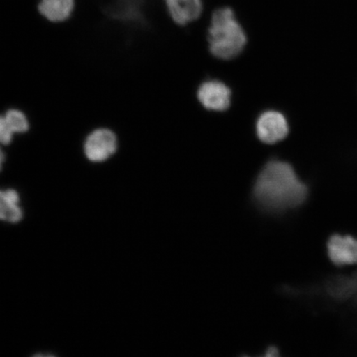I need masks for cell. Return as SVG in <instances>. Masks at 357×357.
<instances>
[{"label":"cell","instance_id":"obj_1","mask_svg":"<svg viewBox=\"0 0 357 357\" xmlns=\"http://www.w3.org/2000/svg\"><path fill=\"white\" fill-rule=\"evenodd\" d=\"M254 199L266 211H292L306 203L310 188L292 165L275 159L265 165L257 178L253 188Z\"/></svg>","mask_w":357,"mask_h":357},{"label":"cell","instance_id":"obj_2","mask_svg":"<svg viewBox=\"0 0 357 357\" xmlns=\"http://www.w3.org/2000/svg\"><path fill=\"white\" fill-rule=\"evenodd\" d=\"M208 41L212 55L220 60H233L243 52L247 35L233 8L220 7L213 11Z\"/></svg>","mask_w":357,"mask_h":357},{"label":"cell","instance_id":"obj_3","mask_svg":"<svg viewBox=\"0 0 357 357\" xmlns=\"http://www.w3.org/2000/svg\"><path fill=\"white\" fill-rule=\"evenodd\" d=\"M119 139L112 129L105 127L93 129L84 138L82 150L84 156L91 163L107 162L117 153Z\"/></svg>","mask_w":357,"mask_h":357},{"label":"cell","instance_id":"obj_4","mask_svg":"<svg viewBox=\"0 0 357 357\" xmlns=\"http://www.w3.org/2000/svg\"><path fill=\"white\" fill-rule=\"evenodd\" d=\"M149 0H112L105 8L112 19L137 29L147 26L146 8Z\"/></svg>","mask_w":357,"mask_h":357},{"label":"cell","instance_id":"obj_5","mask_svg":"<svg viewBox=\"0 0 357 357\" xmlns=\"http://www.w3.org/2000/svg\"><path fill=\"white\" fill-rule=\"evenodd\" d=\"M322 290L330 301L357 307V272L326 280Z\"/></svg>","mask_w":357,"mask_h":357},{"label":"cell","instance_id":"obj_6","mask_svg":"<svg viewBox=\"0 0 357 357\" xmlns=\"http://www.w3.org/2000/svg\"><path fill=\"white\" fill-rule=\"evenodd\" d=\"M326 253L334 266H356L357 238L349 234H334L326 243Z\"/></svg>","mask_w":357,"mask_h":357},{"label":"cell","instance_id":"obj_7","mask_svg":"<svg viewBox=\"0 0 357 357\" xmlns=\"http://www.w3.org/2000/svg\"><path fill=\"white\" fill-rule=\"evenodd\" d=\"M257 135L266 144H275L283 141L289 133V124L280 112L268 110L257 120Z\"/></svg>","mask_w":357,"mask_h":357},{"label":"cell","instance_id":"obj_8","mask_svg":"<svg viewBox=\"0 0 357 357\" xmlns=\"http://www.w3.org/2000/svg\"><path fill=\"white\" fill-rule=\"evenodd\" d=\"M197 96L200 104L208 110L222 112L231 105V89L220 80L204 82L199 86Z\"/></svg>","mask_w":357,"mask_h":357},{"label":"cell","instance_id":"obj_9","mask_svg":"<svg viewBox=\"0 0 357 357\" xmlns=\"http://www.w3.org/2000/svg\"><path fill=\"white\" fill-rule=\"evenodd\" d=\"M172 20L177 25L186 26L199 19L203 0H164Z\"/></svg>","mask_w":357,"mask_h":357},{"label":"cell","instance_id":"obj_10","mask_svg":"<svg viewBox=\"0 0 357 357\" xmlns=\"http://www.w3.org/2000/svg\"><path fill=\"white\" fill-rule=\"evenodd\" d=\"M75 0H39L38 10L43 19L52 24H61L73 17Z\"/></svg>","mask_w":357,"mask_h":357},{"label":"cell","instance_id":"obj_11","mask_svg":"<svg viewBox=\"0 0 357 357\" xmlns=\"http://www.w3.org/2000/svg\"><path fill=\"white\" fill-rule=\"evenodd\" d=\"M24 218L19 192L13 189L0 190V220L17 223Z\"/></svg>","mask_w":357,"mask_h":357},{"label":"cell","instance_id":"obj_12","mask_svg":"<svg viewBox=\"0 0 357 357\" xmlns=\"http://www.w3.org/2000/svg\"><path fill=\"white\" fill-rule=\"evenodd\" d=\"M3 115L15 135H22V134H25L30 130L29 119L24 111L20 109L11 108L4 112Z\"/></svg>","mask_w":357,"mask_h":357},{"label":"cell","instance_id":"obj_13","mask_svg":"<svg viewBox=\"0 0 357 357\" xmlns=\"http://www.w3.org/2000/svg\"><path fill=\"white\" fill-rule=\"evenodd\" d=\"M15 133H13L8 126L4 115L0 114V144L3 146H10L15 139Z\"/></svg>","mask_w":357,"mask_h":357},{"label":"cell","instance_id":"obj_14","mask_svg":"<svg viewBox=\"0 0 357 357\" xmlns=\"http://www.w3.org/2000/svg\"><path fill=\"white\" fill-rule=\"evenodd\" d=\"M6 162V154L0 146V172H1L4 163Z\"/></svg>","mask_w":357,"mask_h":357},{"label":"cell","instance_id":"obj_15","mask_svg":"<svg viewBox=\"0 0 357 357\" xmlns=\"http://www.w3.org/2000/svg\"><path fill=\"white\" fill-rule=\"evenodd\" d=\"M278 355V349L275 347H271L269 350H268L267 356H275Z\"/></svg>","mask_w":357,"mask_h":357}]
</instances>
